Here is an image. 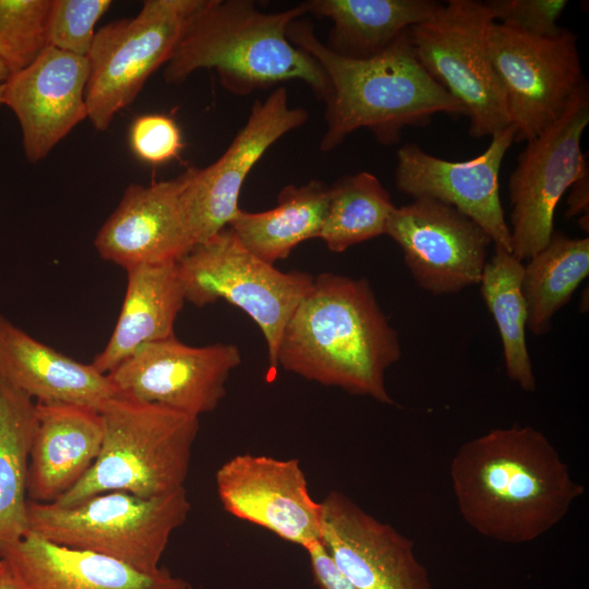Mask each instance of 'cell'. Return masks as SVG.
Here are the masks:
<instances>
[{
  "instance_id": "44dd1931",
  "label": "cell",
  "mask_w": 589,
  "mask_h": 589,
  "mask_svg": "<svg viewBox=\"0 0 589 589\" xmlns=\"http://www.w3.org/2000/svg\"><path fill=\"white\" fill-rule=\"evenodd\" d=\"M104 421L98 409L74 404L36 402L27 497L53 503L88 472L101 448Z\"/></svg>"
},
{
  "instance_id": "5b68a950",
  "label": "cell",
  "mask_w": 589,
  "mask_h": 589,
  "mask_svg": "<svg viewBox=\"0 0 589 589\" xmlns=\"http://www.w3.org/2000/svg\"><path fill=\"white\" fill-rule=\"evenodd\" d=\"M99 411L104 421L99 454L79 483L53 503L72 505L111 491L154 497L184 488L199 417L122 395Z\"/></svg>"
},
{
  "instance_id": "3957f363",
  "label": "cell",
  "mask_w": 589,
  "mask_h": 589,
  "mask_svg": "<svg viewBox=\"0 0 589 589\" xmlns=\"http://www.w3.org/2000/svg\"><path fill=\"white\" fill-rule=\"evenodd\" d=\"M287 37L310 53L328 79L322 152L336 148L359 129H369L381 144L392 145L405 128L426 125L436 113L465 116L462 106L418 61L409 29L369 59L330 51L312 23L301 17L288 25Z\"/></svg>"
},
{
  "instance_id": "603a6c76",
  "label": "cell",
  "mask_w": 589,
  "mask_h": 589,
  "mask_svg": "<svg viewBox=\"0 0 589 589\" xmlns=\"http://www.w3.org/2000/svg\"><path fill=\"white\" fill-rule=\"evenodd\" d=\"M127 288L112 334L91 362L108 374L141 347L175 335L185 296L177 263L127 269Z\"/></svg>"
},
{
  "instance_id": "484cf974",
  "label": "cell",
  "mask_w": 589,
  "mask_h": 589,
  "mask_svg": "<svg viewBox=\"0 0 589 589\" xmlns=\"http://www.w3.org/2000/svg\"><path fill=\"white\" fill-rule=\"evenodd\" d=\"M36 402L0 381V542L28 531L27 473Z\"/></svg>"
},
{
  "instance_id": "f1b7e54d",
  "label": "cell",
  "mask_w": 589,
  "mask_h": 589,
  "mask_svg": "<svg viewBox=\"0 0 589 589\" xmlns=\"http://www.w3.org/2000/svg\"><path fill=\"white\" fill-rule=\"evenodd\" d=\"M395 205L387 190L371 172L360 171L336 180L328 190V203L318 238L332 252L386 233Z\"/></svg>"
},
{
  "instance_id": "ac0fdd59",
  "label": "cell",
  "mask_w": 589,
  "mask_h": 589,
  "mask_svg": "<svg viewBox=\"0 0 589 589\" xmlns=\"http://www.w3.org/2000/svg\"><path fill=\"white\" fill-rule=\"evenodd\" d=\"M188 172L130 184L94 241L99 256L127 269L177 263L194 247L182 194Z\"/></svg>"
},
{
  "instance_id": "8d00e7d4",
  "label": "cell",
  "mask_w": 589,
  "mask_h": 589,
  "mask_svg": "<svg viewBox=\"0 0 589 589\" xmlns=\"http://www.w3.org/2000/svg\"><path fill=\"white\" fill-rule=\"evenodd\" d=\"M11 76L9 70L4 65V63L0 60V106L3 105V92L5 84Z\"/></svg>"
},
{
  "instance_id": "6da1fadb",
  "label": "cell",
  "mask_w": 589,
  "mask_h": 589,
  "mask_svg": "<svg viewBox=\"0 0 589 589\" xmlns=\"http://www.w3.org/2000/svg\"><path fill=\"white\" fill-rule=\"evenodd\" d=\"M449 478L466 524L508 544L548 533L585 492L550 440L528 425L467 441L450 461Z\"/></svg>"
},
{
  "instance_id": "836d02e7",
  "label": "cell",
  "mask_w": 589,
  "mask_h": 589,
  "mask_svg": "<svg viewBox=\"0 0 589 589\" xmlns=\"http://www.w3.org/2000/svg\"><path fill=\"white\" fill-rule=\"evenodd\" d=\"M305 551L320 589H356L336 568L321 542L311 544Z\"/></svg>"
},
{
  "instance_id": "e0dca14e",
  "label": "cell",
  "mask_w": 589,
  "mask_h": 589,
  "mask_svg": "<svg viewBox=\"0 0 589 589\" xmlns=\"http://www.w3.org/2000/svg\"><path fill=\"white\" fill-rule=\"evenodd\" d=\"M320 542L356 589H433L413 543L349 496L329 492L321 502Z\"/></svg>"
},
{
  "instance_id": "7a4b0ae2",
  "label": "cell",
  "mask_w": 589,
  "mask_h": 589,
  "mask_svg": "<svg viewBox=\"0 0 589 589\" xmlns=\"http://www.w3.org/2000/svg\"><path fill=\"white\" fill-rule=\"evenodd\" d=\"M400 357L398 333L370 283L323 273L288 321L277 364L306 380L394 405L385 373Z\"/></svg>"
},
{
  "instance_id": "4316f807",
  "label": "cell",
  "mask_w": 589,
  "mask_h": 589,
  "mask_svg": "<svg viewBox=\"0 0 589 589\" xmlns=\"http://www.w3.org/2000/svg\"><path fill=\"white\" fill-rule=\"evenodd\" d=\"M588 274L589 239L553 232L548 245L524 265L527 328L536 336L546 334L555 313L570 301Z\"/></svg>"
},
{
  "instance_id": "5bb4252c",
  "label": "cell",
  "mask_w": 589,
  "mask_h": 589,
  "mask_svg": "<svg viewBox=\"0 0 589 589\" xmlns=\"http://www.w3.org/2000/svg\"><path fill=\"white\" fill-rule=\"evenodd\" d=\"M240 363L233 344L194 347L173 335L141 347L107 376L119 395L200 417L218 407Z\"/></svg>"
},
{
  "instance_id": "ba28073f",
  "label": "cell",
  "mask_w": 589,
  "mask_h": 589,
  "mask_svg": "<svg viewBox=\"0 0 589 589\" xmlns=\"http://www.w3.org/2000/svg\"><path fill=\"white\" fill-rule=\"evenodd\" d=\"M494 23L485 2L449 0L429 20L409 28L418 61L462 106L474 139L510 125L505 93L489 52Z\"/></svg>"
},
{
  "instance_id": "cb8c5ba5",
  "label": "cell",
  "mask_w": 589,
  "mask_h": 589,
  "mask_svg": "<svg viewBox=\"0 0 589 589\" xmlns=\"http://www.w3.org/2000/svg\"><path fill=\"white\" fill-rule=\"evenodd\" d=\"M306 13L333 23L325 46L350 59H369L441 7L432 0H309Z\"/></svg>"
},
{
  "instance_id": "4fadbf2b",
  "label": "cell",
  "mask_w": 589,
  "mask_h": 589,
  "mask_svg": "<svg viewBox=\"0 0 589 589\" xmlns=\"http://www.w3.org/2000/svg\"><path fill=\"white\" fill-rule=\"evenodd\" d=\"M385 235L401 249L417 285L434 296L479 285L492 243L465 214L431 199L395 206Z\"/></svg>"
},
{
  "instance_id": "4dcf8cb0",
  "label": "cell",
  "mask_w": 589,
  "mask_h": 589,
  "mask_svg": "<svg viewBox=\"0 0 589 589\" xmlns=\"http://www.w3.org/2000/svg\"><path fill=\"white\" fill-rule=\"evenodd\" d=\"M110 0H51L47 43L57 49L87 57L95 25L111 7Z\"/></svg>"
},
{
  "instance_id": "277c9868",
  "label": "cell",
  "mask_w": 589,
  "mask_h": 589,
  "mask_svg": "<svg viewBox=\"0 0 589 589\" xmlns=\"http://www.w3.org/2000/svg\"><path fill=\"white\" fill-rule=\"evenodd\" d=\"M304 14L303 2L267 13L251 0H204L166 63L164 79L178 84L196 70L215 69L221 86L236 95L299 80L326 101L324 70L287 37L288 25Z\"/></svg>"
},
{
  "instance_id": "2e32d148",
  "label": "cell",
  "mask_w": 589,
  "mask_h": 589,
  "mask_svg": "<svg viewBox=\"0 0 589 589\" xmlns=\"http://www.w3.org/2000/svg\"><path fill=\"white\" fill-rule=\"evenodd\" d=\"M513 142L515 129L508 125L491 136L482 154L465 161L442 159L407 143L396 153L397 190L413 200L431 199L455 207L480 226L495 245L510 252L498 175Z\"/></svg>"
},
{
  "instance_id": "52a82bcc",
  "label": "cell",
  "mask_w": 589,
  "mask_h": 589,
  "mask_svg": "<svg viewBox=\"0 0 589 589\" xmlns=\"http://www.w3.org/2000/svg\"><path fill=\"white\" fill-rule=\"evenodd\" d=\"M177 265L185 301L204 306L224 299L256 323L268 350L266 378L274 380L284 329L314 276L278 271L248 251L229 227L194 245Z\"/></svg>"
},
{
  "instance_id": "d6a6232c",
  "label": "cell",
  "mask_w": 589,
  "mask_h": 589,
  "mask_svg": "<svg viewBox=\"0 0 589 589\" xmlns=\"http://www.w3.org/2000/svg\"><path fill=\"white\" fill-rule=\"evenodd\" d=\"M129 143L139 159L153 165L176 158L183 146L176 121L158 113L135 118L129 130Z\"/></svg>"
},
{
  "instance_id": "ffe728a7",
  "label": "cell",
  "mask_w": 589,
  "mask_h": 589,
  "mask_svg": "<svg viewBox=\"0 0 589 589\" xmlns=\"http://www.w3.org/2000/svg\"><path fill=\"white\" fill-rule=\"evenodd\" d=\"M5 562L20 589H193L167 568L142 572L112 557L48 541L28 531L0 542Z\"/></svg>"
},
{
  "instance_id": "7402d4cb",
  "label": "cell",
  "mask_w": 589,
  "mask_h": 589,
  "mask_svg": "<svg viewBox=\"0 0 589 589\" xmlns=\"http://www.w3.org/2000/svg\"><path fill=\"white\" fill-rule=\"evenodd\" d=\"M0 381L35 402L100 408L118 392L106 374L35 339L0 312Z\"/></svg>"
},
{
  "instance_id": "74e56055",
  "label": "cell",
  "mask_w": 589,
  "mask_h": 589,
  "mask_svg": "<svg viewBox=\"0 0 589 589\" xmlns=\"http://www.w3.org/2000/svg\"><path fill=\"white\" fill-rule=\"evenodd\" d=\"M579 225L582 230L588 232V215H582L579 217Z\"/></svg>"
},
{
  "instance_id": "8fae6325",
  "label": "cell",
  "mask_w": 589,
  "mask_h": 589,
  "mask_svg": "<svg viewBox=\"0 0 589 589\" xmlns=\"http://www.w3.org/2000/svg\"><path fill=\"white\" fill-rule=\"evenodd\" d=\"M489 52L516 142L536 137L557 120L586 82L577 35L566 28L552 37H534L495 22Z\"/></svg>"
},
{
  "instance_id": "1f68e13d",
  "label": "cell",
  "mask_w": 589,
  "mask_h": 589,
  "mask_svg": "<svg viewBox=\"0 0 589 589\" xmlns=\"http://www.w3.org/2000/svg\"><path fill=\"white\" fill-rule=\"evenodd\" d=\"M494 21L518 33L534 37H552L563 27L557 25L566 0H489L484 1Z\"/></svg>"
},
{
  "instance_id": "9a60e30c",
  "label": "cell",
  "mask_w": 589,
  "mask_h": 589,
  "mask_svg": "<svg viewBox=\"0 0 589 589\" xmlns=\"http://www.w3.org/2000/svg\"><path fill=\"white\" fill-rule=\"evenodd\" d=\"M223 508L304 550L321 540L322 506L298 459L239 454L215 474Z\"/></svg>"
},
{
  "instance_id": "30bf717a",
  "label": "cell",
  "mask_w": 589,
  "mask_h": 589,
  "mask_svg": "<svg viewBox=\"0 0 589 589\" xmlns=\"http://www.w3.org/2000/svg\"><path fill=\"white\" fill-rule=\"evenodd\" d=\"M589 123L587 81L564 112L536 137L527 141L509 177L510 252L528 261L550 242L555 208L564 193L589 173L581 137Z\"/></svg>"
},
{
  "instance_id": "d4e9b609",
  "label": "cell",
  "mask_w": 589,
  "mask_h": 589,
  "mask_svg": "<svg viewBox=\"0 0 589 589\" xmlns=\"http://www.w3.org/2000/svg\"><path fill=\"white\" fill-rule=\"evenodd\" d=\"M328 190L320 180L286 185L275 207L259 213L240 209L228 227L248 251L274 265L287 259L301 242L318 238Z\"/></svg>"
},
{
  "instance_id": "d590c367",
  "label": "cell",
  "mask_w": 589,
  "mask_h": 589,
  "mask_svg": "<svg viewBox=\"0 0 589 589\" xmlns=\"http://www.w3.org/2000/svg\"><path fill=\"white\" fill-rule=\"evenodd\" d=\"M0 589H20L4 561L0 558Z\"/></svg>"
},
{
  "instance_id": "9c48e42d",
  "label": "cell",
  "mask_w": 589,
  "mask_h": 589,
  "mask_svg": "<svg viewBox=\"0 0 589 589\" xmlns=\"http://www.w3.org/2000/svg\"><path fill=\"white\" fill-rule=\"evenodd\" d=\"M204 0H147L135 17L112 21L95 34L87 55V118L98 131L129 106L148 77L171 58Z\"/></svg>"
},
{
  "instance_id": "e575fe53",
  "label": "cell",
  "mask_w": 589,
  "mask_h": 589,
  "mask_svg": "<svg viewBox=\"0 0 589 589\" xmlns=\"http://www.w3.org/2000/svg\"><path fill=\"white\" fill-rule=\"evenodd\" d=\"M589 173L579 178L569 189L567 199V209L565 216L568 218L575 216L588 215L589 209Z\"/></svg>"
},
{
  "instance_id": "7c38bea8",
  "label": "cell",
  "mask_w": 589,
  "mask_h": 589,
  "mask_svg": "<svg viewBox=\"0 0 589 589\" xmlns=\"http://www.w3.org/2000/svg\"><path fill=\"white\" fill-rule=\"evenodd\" d=\"M309 118L301 107H291L284 86L264 100L254 101L244 125L227 149L205 168H190L182 194L194 245L229 226L240 208L243 182L264 153L281 136Z\"/></svg>"
},
{
  "instance_id": "f546056e",
  "label": "cell",
  "mask_w": 589,
  "mask_h": 589,
  "mask_svg": "<svg viewBox=\"0 0 589 589\" xmlns=\"http://www.w3.org/2000/svg\"><path fill=\"white\" fill-rule=\"evenodd\" d=\"M51 0H0V60L13 75L48 46Z\"/></svg>"
},
{
  "instance_id": "d6986e66",
  "label": "cell",
  "mask_w": 589,
  "mask_h": 589,
  "mask_svg": "<svg viewBox=\"0 0 589 589\" xmlns=\"http://www.w3.org/2000/svg\"><path fill=\"white\" fill-rule=\"evenodd\" d=\"M86 57L47 46L28 67L11 75L3 105L15 115L26 159L36 164L87 118Z\"/></svg>"
},
{
  "instance_id": "83f0119b",
  "label": "cell",
  "mask_w": 589,
  "mask_h": 589,
  "mask_svg": "<svg viewBox=\"0 0 589 589\" xmlns=\"http://www.w3.org/2000/svg\"><path fill=\"white\" fill-rule=\"evenodd\" d=\"M522 271L521 261L495 245L479 285L498 329L507 376L522 390L534 392L537 380L526 341L528 312L521 288Z\"/></svg>"
},
{
  "instance_id": "8992f818",
  "label": "cell",
  "mask_w": 589,
  "mask_h": 589,
  "mask_svg": "<svg viewBox=\"0 0 589 589\" xmlns=\"http://www.w3.org/2000/svg\"><path fill=\"white\" fill-rule=\"evenodd\" d=\"M190 509L182 488L154 497L111 491L65 506L28 500L27 514L29 531L48 541L155 572Z\"/></svg>"
}]
</instances>
